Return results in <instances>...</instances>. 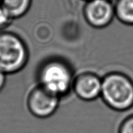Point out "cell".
I'll list each match as a JSON object with an SVG mask.
<instances>
[{
  "mask_svg": "<svg viewBox=\"0 0 133 133\" xmlns=\"http://www.w3.org/2000/svg\"><path fill=\"white\" fill-rule=\"evenodd\" d=\"M31 3V0H1L0 3L14 19L23 16L28 12Z\"/></svg>",
  "mask_w": 133,
  "mask_h": 133,
  "instance_id": "cell-7",
  "label": "cell"
},
{
  "mask_svg": "<svg viewBox=\"0 0 133 133\" xmlns=\"http://www.w3.org/2000/svg\"><path fill=\"white\" fill-rule=\"evenodd\" d=\"M88 1H89V0H88Z\"/></svg>",
  "mask_w": 133,
  "mask_h": 133,
  "instance_id": "cell-13",
  "label": "cell"
},
{
  "mask_svg": "<svg viewBox=\"0 0 133 133\" xmlns=\"http://www.w3.org/2000/svg\"><path fill=\"white\" fill-rule=\"evenodd\" d=\"M118 133H133V114L122 121L118 129Z\"/></svg>",
  "mask_w": 133,
  "mask_h": 133,
  "instance_id": "cell-10",
  "label": "cell"
},
{
  "mask_svg": "<svg viewBox=\"0 0 133 133\" xmlns=\"http://www.w3.org/2000/svg\"><path fill=\"white\" fill-rule=\"evenodd\" d=\"M29 57L28 48L19 35L0 31V71L6 75L18 73L25 67Z\"/></svg>",
  "mask_w": 133,
  "mask_h": 133,
  "instance_id": "cell-3",
  "label": "cell"
},
{
  "mask_svg": "<svg viewBox=\"0 0 133 133\" xmlns=\"http://www.w3.org/2000/svg\"><path fill=\"white\" fill-rule=\"evenodd\" d=\"M87 23L96 29L109 26L115 17L114 6L109 0H89L84 9Z\"/></svg>",
  "mask_w": 133,
  "mask_h": 133,
  "instance_id": "cell-5",
  "label": "cell"
},
{
  "mask_svg": "<svg viewBox=\"0 0 133 133\" xmlns=\"http://www.w3.org/2000/svg\"><path fill=\"white\" fill-rule=\"evenodd\" d=\"M74 75L72 68L59 58H51L41 64L36 73L37 85L59 98L72 90Z\"/></svg>",
  "mask_w": 133,
  "mask_h": 133,
  "instance_id": "cell-1",
  "label": "cell"
},
{
  "mask_svg": "<svg viewBox=\"0 0 133 133\" xmlns=\"http://www.w3.org/2000/svg\"><path fill=\"white\" fill-rule=\"evenodd\" d=\"M12 20L9 13L0 3V31H5Z\"/></svg>",
  "mask_w": 133,
  "mask_h": 133,
  "instance_id": "cell-9",
  "label": "cell"
},
{
  "mask_svg": "<svg viewBox=\"0 0 133 133\" xmlns=\"http://www.w3.org/2000/svg\"><path fill=\"white\" fill-rule=\"evenodd\" d=\"M1 0H0V2H1Z\"/></svg>",
  "mask_w": 133,
  "mask_h": 133,
  "instance_id": "cell-12",
  "label": "cell"
},
{
  "mask_svg": "<svg viewBox=\"0 0 133 133\" xmlns=\"http://www.w3.org/2000/svg\"><path fill=\"white\" fill-rule=\"evenodd\" d=\"M114 10L118 21L126 25L133 26V0H118Z\"/></svg>",
  "mask_w": 133,
  "mask_h": 133,
  "instance_id": "cell-8",
  "label": "cell"
},
{
  "mask_svg": "<svg viewBox=\"0 0 133 133\" xmlns=\"http://www.w3.org/2000/svg\"><path fill=\"white\" fill-rule=\"evenodd\" d=\"M61 98L37 85L30 90L27 97V109L35 117L45 119L56 112Z\"/></svg>",
  "mask_w": 133,
  "mask_h": 133,
  "instance_id": "cell-4",
  "label": "cell"
},
{
  "mask_svg": "<svg viewBox=\"0 0 133 133\" xmlns=\"http://www.w3.org/2000/svg\"><path fill=\"white\" fill-rule=\"evenodd\" d=\"M102 77L91 71H84L75 76L72 91L84 101H92L101 97Z\"/></svg>",
  "mask_w": 133,
  "mask_h": 133,
  "instance_id": "cell-6",
  "label": "cell"
},
{
  "mask_svg": "<svg viewBox=\"0 0 133 133\" xmlns=\"http://www.w3.org/2000/svg\"><path fill=\"white\" fill-rule=\"evenodd\" d=\"M101 97L110 109L118 112L133 107V80L124 73L112 71L102 77Z\"/></svg>",
  "mask_w": 133,
  "mask_h": 133,
  "instance_id": "cell-2",
  "label": "cell"
},
{
  "mask_svg": "<svg viewBox=\"0 0 133 133\" xmlns=\"http://www.w3.org/2000/svg\"><path fill=\"white\" fill-rule=\"evenodd\" d=\"M6 75L3 73L2 71H0V92L4 88L6 83Z\"/></svg>",
  "mask_w": 133,
  "mask_h": 133,
  "instance_id": "cell-11",
  "label": "cell"
}]
</instances>
